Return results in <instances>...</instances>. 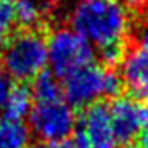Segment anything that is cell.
<instances>
[{
    "instance_id": "ffe728a7",
    "label": "cell",
    "mask_w": 148,
    "mask_h": 148,
    "mask_svg": "<svg viewBox=\"0 0 148 148\" xmlns=\"http://www.w3.org/2000/svg\"><path fill=\"white\" fill-rule=\"evenodd\" d=\"M34 148H63V145L62 143H52V141H40Z\"/></svg>"
},
{
    "instance_id": "52a82bcc",
    "label": "cell",
    "mask_w": 148,
    "mask_h": 148,
    "mask_svg": "<svg viewBox=\"0 0 148 148\" xmlns=\"http://www.w3.org/2000/svg\"><path fill=\"white\" fill-rule=\"evenodd\" d=\"M78 135L88 148H120L115 138L110 110L103 103L83 108L78 120Z\"/></svg>"
},
{
    "instance_id": "8992f818",
    "label": "cell",
    "mask_w": 148,
    "mask_h": 148,
    "mask_svg": "<svg viewBox=\"0 0 148 148\" xmlns=\"http://www.w3.org/2000/svg\"><path fill=\"white\" fill-rule=\"evenodd\" d=\"M108 110L120 148L133 147L148 123V105L130 95H118L108 105Z\"/></svg>"
},
{
    "instance_id": "9a60e30c",
    "label": "cell",
    "mask_w": 148,
    "mask_h": 148,
    "mask_svg": "<svg viewBox=\"0 0 148 148\" xmlns=\"http://www.w3.org/2000/svg\"><path fill=\"white\" fill-rule=\"evenodd\" d=\"M14 87H15L14 80H12L8 75H5L3 72H0V112L5 108Z\"/></svg>"
},
{
    "instance_id": "5b68a950",
    "label": "cell",
    "mask_w": 148,
    "mask_h": 148,
    "mask_svg": "<svg viewBox=\"0 0 148 148\" xmlns=\"http://www.w3.org/2000/svg\"><path fill=\"white\" fill-rule=\"evenodd\" d=\"M77 125L75 108L63 98L37 101L28 115V128L42 141L62 143L73 135Z\"/></svg>"
},
{
    "instance_id": "ac0fdd59",
    "label": "cell",
    "mask_w": 148,
    "mask_h": 148,
    "mask_svg": "<svg viewBox=\"0 0 148 148\" xmlns=\"http://www.w3.org/2000/svg\"><path fill=\"white\" fill-rule=\"evenodd\" d=\"M63 148H88V145L80 138V135H77L73 140H70L68 143H65Z\"/></svg>"
},
{
    "instance_id": "9c48e42d",
    "label": "cell",
    "mask_w": 148,
    "mask_h": 148,
    "mask_svg": "<svg viewBox=\"0 0 148 148\" xmlns=\"http://www.w3.org/2000/svg\"><path fill=\"white\" fill-rule=\"evenodd\" d=\"M32 132L23 120L0 118V148H30Z\"/></svg>"
},
{
    "instance_id": "7c38bea8",
    "label": "cell",
    "mask_w": 148,
    "mask_h": 148,
    "mask_svg": "<svg viewBox=\"0 0 148 148\" xmlns=\"http://www.w3.org/2000/svg\"><path fill=\"white\" fill-rule=\"evenodd\" d=\"M32 85V95H34L35 101H52L62 98V85L58 78L55 77L52 72H42L37 75Z\"/></svg>"
},
{
    "instance_id": "7a4b0ae2",
    "label": "cell",
    "mask_w": 148,
    "mask_h": 148,
    "mask_svg": "<svg viewBox=\"0 0 148 148\" xmlns=\"http://www.w3.org/2000/svg\"><path fill=\"white\" fill-rule=\"evenodd\" d=\"M3 73L14 82H28L48 65L47 38L37 30H22L10 37L0 52Z\"/></svg>"
},
{
    "instance_id": "5bb4252c",
    "label": "cell",
    "mask_w": 148,
    "mask_h": 148,
    "mask_svg": "<svg viewBox=\"0 0 148 148\" xmlns=\"http://www.w3.org/2000/svg\"><path fill=\"white\" fill-rule=\"evenodd\" d=\"M125 47L123 45H112V47H107V48H101L100 50V58L101 62L108 67H116L120 65L123 57H125Z\"/></svg>"
},
{
    "instance_id": "2e32d148",
    "label": "cell",
    "mask_w": 148,
    "mask_h": 148,
    "mask_svg": "<svg viewBox=\"0 0 148 148\" xmlns=\"http://www.w3.org/2000/svg\"><path fill=\"white\" fill-rule=\"evenodd\" d=\"M133 37H135V43L136 48L141 50H148V18L141 20L133 30Z\"/></svg>"
},
{
    "instance_id": "ba28073f",
    "label": "cell",
    "mask_w": 148,
    "mask_h": 148,
    "mask_svg": "<svg viewBox=\"0 0 148 148\" xmlns=\"http://www.w3.org/2000/svg\"><path fill=\"white\" fill-rule=\"evenodd\" d=\"M120 78L132 97L148 101V50L133 48L125 53L120 63Z\"/></svg>"
},
{
    "instance_id": "e0dca14e",
    "label": "cell",
    "mask_w": 148,
    "mask_h": 148,
    "mask_svg": "<svg viewBox=\"0 0 148 148\" xmlns=\"http://www.w3.org/2000/svg\"><path fill=\"white\" fill-rule=\"evenodd\" d=\"M128 12H147L148 10V0H118Z\"/></svg>"
},
{
    "instance_id": "6da1fadb",
    "label": "cell",
    "mask_w": 148,
    "mask_h": 148,
    "mask_svg": "<svg viewBox=\"0 0 148 148\" xmlns=\"http://www.w3.org/2000/svg\"><path fill=\"white\" fill-rule=\"evenodd\" d=\"M70 28L92 47L123 45L132 30L130 12L118 0H78L68 14Z\"/></svg>"
},
{
    "instance_id": "30bf717a",
    "label": "cell",
    "mask_w": 148,
    "mask_h": 148,
    "mask_svg": "<svg viewBox=\"0 0 148 148\" xmlns=\"http://www.w3.org/2000/svg\"><path fill=\"white\" fill-rule=\"evenodd\" d=\"M48 10L43 0H15V22L25 30H35L45 18Z\"/></svg>"
},
{
    "instance_id": "3957f363",
    "label": "cell",
    "mask_w": 148,
    "mask_h": 148,
    "mask_svg": "<svg viewBox=\"0 0 148 148\" xmlns=\"http://www.w3.org/2000/svg\"><path fill=\"white\" fill-rule=\"evenodd\" d=\"M121 78L107 67L90 63L63 78L62 93L73 108H87L100 103L101 98L118 97Z\"/></svg>"
},
{
    "instance_id": "277c9868",
    "label": "cell",
    "mask_w": 148,
    "mask_h": 148,
    "mask_svg": "<svg viewBox=\"0 0 148 148\" xmlns=\"http://www.w3.org/2000/svg\"><path fill=\"white\" fill-rule=\"evenodd\" d=\"M48 65L57 78L68 75L93 63V47L70 27H58L47 37Z\"/></svg>"
},
{
    "instance_id": "8fae6325",
    "label": "cell",
    "mask_w": 148,
    "mask_h": 148,
    "mask_svg": "<svg viewBox=\"0 0 148 148\" xmlns=\"http://www.w3.org/2000/svg\"><path fill=\"white\" fill-rule=\"evenodd\" d=\"M32 108H34V95L30 88H27L25 85H15L7 105L2 112H3V116L7 118L23 120L25 116L30 115Z\"/></svg>"
},
{
    "instance_id": "4fadbf2b",
    "label": "cell",
    "mask_w": 148,
    "mask_h": 148,
    "mask_svg": "<svg viewBox=\"0 0 148 148\" xmlns=\"http://www.w3.org/2000/svg\"><path fill=\"white\" fill-rule=\"evenodd\" d=\"M15 23V0H0V52L10 40Z\"/></svg>"
},
{
    "instance_id": "d6986e66",
    "label": "cell",
    "mask_w": 148,
    "mask_h": 148,
    "mask_svg": "<svg viewBox=\"0 0 148 148\" xmlns=\"http://www.w3.org/2000/svg\"><path fill=\"white\" fill-rule=\"evenodd\" d=\"M138 141H140V148H148V123H147V127L143 128Z\"/></svg>"
}]
</instances>
